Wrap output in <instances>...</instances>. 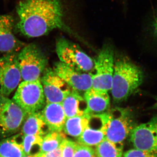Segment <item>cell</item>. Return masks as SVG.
I'll use <instances>...</instances> for the list:
<instances>
[{
  "label": "cell",
  "mask_w": 157,
  "mask_h": 157,
  "mask_svg": "<svg viewBox=\"0 0 157 157\" xmlns=\"http://www.w3.org/2000/svg\"><path fill=\"white\" fill-rule=\"evenodd\" d=\"M130 140L135 148L157 153V115L136 126L130 134Z\"/></svg>",
  "instance_id": "11"
},
{
  "label": "cell",
  "mask_w": 157,
  "mask_h": 157,
  "mask_svg": "<svg viewBox=\"0 0 157 157\" xmlns=\"http://www.w3.org/2000/svg\"><path fill=\"white\" fill-rule=\"evenodd\" d=\"M78 143L65 139L62 143V157H73Z\"/></svg>",
  "instance_id": "24"
},
{
  "label": "cell",
  "mask_w": 157,
  "mask_h": 157,
  "mask_svg": "<svg viewBox=\"0 0 157 157\" xmlns=\"http://www.w3.org/2000/svg\"><path fill=\"white\" fill-rule=\"evenodd\" d=\"M15 29L28 38H36L59 29L73 33L65 22L61 0H19Z\"/></svg>",
  "instance_id": "1"
},
{
  "label": "cell",
  "mask_w": 157,
  "mask_h": 157,
  "mask_svg": "<svg viewBox=\"0 0 157 157\" xmlns=\"http://www.w3.org/2000/svg\"><path fill=\"white\" fill-rule=\"evenodd\" d=\"M73 157H97L92 147L77 144Z\"/></svg>",
  "instance_id": "25"
},
{
  "label": "cell",
  "mask_w": 157,
  "mask_h": 157,
  "mask_svg": "<svg viewBox=\"0 0 157 157\" xmlns=\"http://www.w3.org/2000/svg\"><path fill=\"white\" fill-rule=\"evenodd\" d=\"M12 100L27 114L40 111L46 104L41 78L21 82Z\"/></svg>",
  "instance_id": "5"
},
{
  "label": "cell",
  "mask_w": 157,
  "mask_h": 157,
  "mask_svg": "<svg viewBox=\"0 0 157 157\" xmlns=\"http://www.w3.org/2000/svg\"><path fill=\"white\" fill-rule=\"evenodd\" d=\"M0 157H3L2 156L0 155Z\"/></svg>",
  "instance_id": "31"
},
{
  "label": "cell",
  "mask_w": 157,
  "mask_h": 157,
  "mask_svg": "<svg viewBox=\"0 0 157 157\" xmlns=\"http://www.w3.org/2000/svg\"><path fill=\"white\" fill-rule=\"evenodd\" d=\"M41 112L50 132L62 131L67 118L61 103H46Z\"/></svg>",
  "instance_id": "15"
},
{
  "label": "cell",
  "mask_w": 157,
  "mask_h": 157,
  "mask_svg": "<svg viewBox=\"0 0 157 157\" xmlns=\"http://www.w3.org/2000/svg\"><path fill=\"white\" fill-rule=\"evenodd\" d=\"M17 61L23 81H33L41 78L48 60L39 46L33 43L24 46L17 52Z\"/></svg>",
  "instance_id": "4"
},
{
  "label": "cell",
  "mask_w": 157,
  "mask_h": 157,
  "mask_svg": "<svg viewBox=\"0 0 157 157\" xmlns=\"http://www.w3.org/2000/svg\"><path fill=\"white\" fill-rule=\"evenodd\" d=\"M56 50L60 62L74 70L87 73L94 68V61L76 43L64 38L57 40Z\"/></svg>",
  "instance_id": "6"
},
{
  "label": "cell",
  "mask_w": 157,
  "mask_h": 157,
  "mask_svg": "<svg viewBox=\"0 0 157 157\" xmlns=\"http://www.w3.org/2000/svg\"><path fill=\"white\" fill-rule=\"evenodd\" d=\"M123 144H117L105 138L95 149L97 157H122Z\"/></svg>",
  "instance_id": "21"
},
{
  "label": "cell",
  "mask_w": 157,
  "mask_h": 157,
  "mask_svg": "<svg viewBox=\"0 0 157 157\" xmlns=\"http://www.w3.org/2000/svg\"><path fill=\"white\" fill-rule=\"evenodd\" d=\"M14 29L15 20L13 16L0 14V52L17 53L21 48L23 44L15 36Z\"/></svg>",
  "instance_id": "13"
},
{
  "label": "cell",
  "mask_w": 157,
  "mask_h": 157,
  "mask_svg": "<svg viewBox=\"0 0 157 157\" xmlns=\"http://www.w3.org/2000/svg\"><path fill=\"white\" fill-rule=\"evenodd\" d=\"M144 78L143 70L126 57L114 62V72L110 91L115 103L126 101L142 84Z\"/></svg>",
  "instance_id": "2"
},
{
  "label": "cell",
  "mask_w": 157,
  "mask_h": 157,
  "mask_svg": "<svg viewBox=\"0 0 157 157\" xmlns=\"http://www.w3.org/2000/svg\"><path fill=\"white\" fill-rule=\"evenodd\" d=\"M100 115L106 139L115 144H123L136 127L134 115L129 108L117 107Z\"/></svg>",
  "instance_id": "3"
},
{
  "label": "cell",
  "mask_w": 157,
  "mask_h": 157,
  "mask_svg": "<svg viewBox=\"0 0 157 157\" xmlns=\"http://www.w3.org/2000/svg\"><path fill=\"white\" fill-rule=\"evenodd\" d=\"M43 137L39 135H22L21 143L26 155H33L32 152L35 147L40 150Z\"/></svg>",
  "instance_id": "23"
},
{
  "label": "cell",
  "mask_w": 157,
  "mask_h": 157,
  "mask_svg": "<svg viewBox=\"0 0 157 157\" xmlns=\"http://www.w3.org/2000/svg\"><path fill=\"white\" fill-rule=\"evenodd\" d=\"M102 128H94L89 123L84 132L78 137L77 143L90 147L97 146L106 138Z\"/></svg>",
  "instance_id": "20"
},
{
  "label": "cell",
  "mask_w": 157,
  "mask_h": 157,
  "mask_svg": "<svg viewBox=\"0 0 157 157\" xmlns=\"http://www.w3.org/2000/svg\"><path fill=\"white\" fill-rule=\"evenodd\" d=\"M91 115L86 114L67 118L63 129L64 132L72 137H79L88 125Z\"/></svg>",
  "instance_id": "19"
},
{
  "label": "cell",
  "mask_w": 157,
  "mask_h": 157,
  "mask_svg": "<svg viewBox=\"0 0 157 157\" xmlns=\"http://www.w3.org/2000/svg\"><path fill=\"white\" fill-rule=\"evenodd\" d=\"M24 157H35L34 155H25Z\"/></svg>",
  "instance_id": "30"
},
{
  "label": "cell",
  "mask_w": 157,
  "mask_h": 157,
  "mask_svg": "<svg viewBox=\"0 0 157 157\" xmlns=\"http://www.w3.org/2000/svg\"><path fill=\"white\" fill-rule=\"evenodd\" d=\"M123 157H157V153L135 148L125 152Z\"/></svg>",
  "instance_id": "26"
},
{
  "label": "cell",
  "mask_w": 157,
  "mask_h": 157,
  "mask_svg": "<svg viewBox=\"0 0 157 157\" xmlns=\"http://www.w3.org/2000/svg\"><path fill=\"white\" fill-rule=\"evenodd\" d=\"M35 157H62L61 144L58 148L53 151L46 153H38L34 155Z\"/></svg>",
  "instance_id": "27"
},
{
  "label": "cell",
  "mask_w": 157,
  "mask_h": 157,
  "mask_svg": "<svg viewBox=\"0 0 157 157\" xmlns=\"http://www.w3.org/2000/svg\"><path fill=\"white\" fill-rule=\"evenodd\" d=\"M94 61L95 72L92 74V88L108 92L111 89L115 62L112 47L104 45Z\"/></svg>",
  "instance_id": "7"
},
{
  "label": "cell",
  "mask_w": 157,
  "mask_h": 157,
  "mask_svg": "<svg viewBox=\"0 0 157 157\" xmlns=\"http://www.w3.org/2000/svg\"><path fill=\"white\" fill-rule=\"evenodd\" d=\"M19 135L6 137L0 140V155L3 157L25 156L21 141L20 142L17 140Z\"/></svg>",
  "instance_id": "18"
},
{
  "label": "cell",
  "mask_w": 157,
  "mask_h": 157,
  "mask_svg": "<svg viewBox=\"0 0 157 157\" xmlns=\"http://www.w3.org/2000/svg\"><path fill=\"white\" fill-rule=\"evenodd\" d=\"M22 126L23 135L44 136L50 132L41 111L28 114Z\"/></svg>",
  "instance_id": "17"
},
{
  "label": "cell",
  "mask_w": 157,
  "mask_h": 157,
  "mask_svg": "<svg viewBox=\"0 0 157 157\" xmlns=\"http://www.w3.org/2000/svg\"><path fill=\"white\" fill-rule=\"evenodd\" d=\"M66 138V135L62 131L48 132L43 137L39 153H42L53 151L58 148Z\"/></svg>",
  "instance_id": "22"
},
{
  "label": "cell",
  "mask_w": 157,
  "mask_h": 157,
  "mask_svg": "<svg viewBox=\"0 0 157 157\" xmlns=\"http://www.w3.org/2000/svg\"><path fill=\"white\" fill-rule=\"evenodd\" d=\"M67 118L86 114L87 104L80 93L72 90L61 103Z\"/></svg>",
  "instance_id": "16"
},
{
  "label": "cell",
  "mask_w": 157,
  "mask_h": 157,
  "mask_svg": "<svg viewBox=\"0 0 157 157\" xmlns=\"http://www.w3.org/2000/svg\"><path fill=\"white\" fill-rule=\"evenodd\" d=\"M46 103H61L72 90V88L55 72L45 69L41 77Z\"/></svg>",
  "instance_id": "10"
},
{
  "label": "cell",
  "mask_w": 157,
  "mask_h": 157,
  "mask_svg": "<svg viewBox=\"0 0 157 157\" xmlns=\"http://www.w3.org/2000/svg\"><path fill=\"white\" fill-rule=\"evenodd\" d=\"M53 69L74 90L84 93L92 86V74L90 73L79 72L60 61L55 63Z\"/></svg>",
  "instance_id": "12"
},
{
  "label": "cell",
  "mask_w": 157,
  "mask_h": 157,
  "mask_svg": "<svg viewBox=\"0 0 157 157\" xmlns=\"http://www.w3.org/2000/svg\"><path fill=\"white\" fill-rule=\"evenodd\" d=\"M148 109L150 110H157V101L153 105L148 108Z\"/></svg>",
  "instance_id": "29"
},
{
  "label": "cell",
  "mask_w": 157,
  "mask_h": 157,
  "mask_svg": "<svg viewBox=\"0 0 157 157\" xmlns=\"http://www.w3.org/2000/svg\"><path fill=\"white\" fill-rule=\"evenodd\" d=\"M150 29L152 38L153 39L154 42L157 45V13L151 21Z\"/></svg>",
  "instance_id": "28"
},
{
  "label": "cell",
  "mask_w": 157,
  "mask_h": 157,
  "mask_svg": "<svg viewBox=\"0 0 157 157\" xmlns=\"http://www.w3.org/2000/svg\"><path fill=\"white\" fill-rule=\"evenodd\" d=\"M27 115L13 100L0 94V136L7 137L17 132Z\"/></svg>",
  "instance_id": "8"
},
{
  "label": "cell",
  "mask_w": 157,
  "mask_h": 157,
  "mask_svg": "<svg viewBox=\"0 0 157 157\" xmlns=\"http://www.w3.org/2000/svg\"><path fill=\"white\" fill-rule=\"evenodd\" d=\"M17 53L0 57V94L8 97L17 88L22 79Z\"/></svg>",
  "instance_id": "9"
},
{
  "label": "cell",
  "mask_w": 157,
  "mask_h": 157,
  "mask_svg": "<svg viewBox=\"0 0 157 157\" xmlns=\"http://www.w3.org/2000/svg\"><path fill=\"white\" fill-rule=\"evenodd\" d=\"M86 104V114L104 113L110 106V98L108 92L92 88L83 94Z\"/></svg>",
  "instance_id": "14"
}]
</instances>
